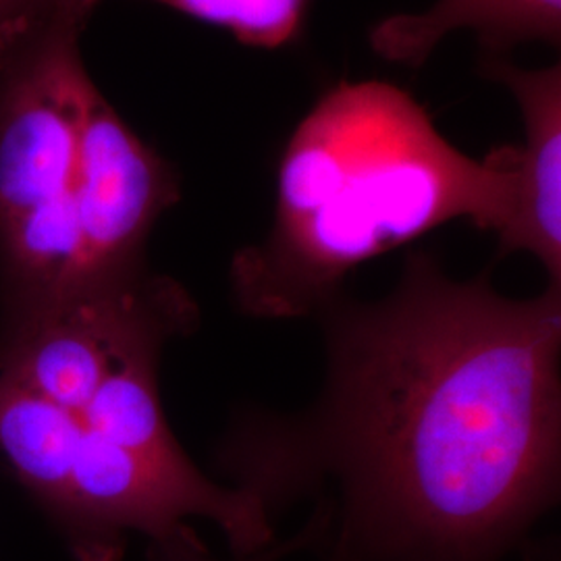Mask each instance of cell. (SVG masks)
Masks as SVG:
<instances>
[{
    "label": "cell",
    "instance_id": "6da1fadb",
    "mask_svg": "<svg viewBox=\"0 0 561 561\" xmlns=\"http://www.w3.org/2000/svg\"><path fill=\"white\" fill-rule=\"evenodd\" d=\"M327 375L300 414L245 408L217 451L275 510L335 493V561H491L561 474V287L512 300L426 252L377 301L314 312Z\"/></svg>",
    "mask_w": 561,
    "mask_h": 561
},
{
    "label": "cell",
    "instance_id": "7a4b0ae2",
    "mask_svg": "<svg viewBox=\"0 0 561 561\" xmlns=\"http://www.w3.org/2000/svg\"><path fill=\"white\" fill-rule=\"evenodd\" d=\"M514 187L516 146L472 159L405 90L341 81L285 146L271 231L231 262L233 300L254 319L314 317L362 262L445 222L500 233Z\"/></svg>",
    "mask_w": 561,
    "mask_h": 561
},
{
    "label": "cell",
    "instance_id": "3957f363",
    "mask_svg": "<svg viewBox=\"0 0 561 561\" xmlns=\"http://www.w3.org/2000/svg\"><path fill=\"white\" fill-rule=\"evenodd\" d=\"M85 25L60 23L0 71V312L62 298L78 266Z\"/></svg>",
    "mask_w": 561,
    "mask_h": 561
},
{
    "label": "cell",
    "instance_id": "277c9868",
    "mask_svg": "<svg viewBox=\"0 0 561 561\" xmlns=\"http://www.w3.org/2000/svg\"><path fill=\"white\" fill-rule=\"evenodd\" d=\"M201 310L178 280L144 273L0 312V379L78 414L121 364L190 335Z\"/></svg>",
    "mask_w": 561,
    "mask_h": 561
},
{
    "label": "cell",
    "instance_id": "5b68a950",
    "mask_svg": "<svg viewBox=\"0 0 561 561\" xmlns=\"http://www.w3.org/2000/svg\"><path fill=\"white\" fill-rule=\"evenodd\" d=\"M178 201L180 180L173 167L94 85L81 121L78 266L65 296L148 273V240Z\"/></svg>",
    "mask_w": 561,
    "mask_h": 561
},
{
    "label": "cell",
    "instance_id": "8992f818",
    "mask_svg": "<svg viewBox=\"0 0 561 561\" xmlns=\"http://www.w3.org/2000/svg\"><path fill=\"white\" fill-rule=\"evenodd\" d=\"M486 73L518 102L524 141L516 146L512 217L497 233V256L526 252L541 262L551 287H561V67L522 69L503 57Z\"/></svg>",
    "mask_w": 561,
    "mask_h": 561
},
{
    "label": "cell",
    "instance_id": "52a82bcc",
    "mask_svg": "<svg viewBox=\"0 0 561 561\" xmlns=\"http://www.w3.org/2000/svg\"><path fill=\"white\" fill-rule=\"evenodd\" d=\"M458 32L477 34L482 48L497 57L524 42L560 46L561 0H437L422 13L379 21L370 46L385 60L421 67Z\"/></svg>",
    "mask_w": 561,
    "mask_h": 561
},
{
    "label": "cell",
    "instance_id": "ba28073f",
    "mask_svg": "<svg viewBox=\"0 0 561 561\" xmlns=\"http://www.w3.org/2000/svg\"><path fill=\"white\" fill-rule=\"evenodd\" d=\"M92 11L104 0H83ZM192 20L221 27L236 41L256 48L289 44L306 21L314 0H152Z\"/></svg>",
    "mask_w": 561,
    "mask_h": 561
},
{
    "label": "cell",
    "instance_id": "9c48e42d",
    "mask_svg": "<svg viewBox=\"0 0 561 561\" xmlns=\"http://www.w3.org/2000/svg\"><path fill=\"white\" fill-rule=\"evenodd\" d=\"M92 15L83 0H0V71L53 27L88 25Z\"/></svg>",
    "mask_w": 561,
    "mask_h": 561
},
{
    "label": "cell",
    "instance_id": "30bf717a",
    "mask_svg": "<svg viewBox=\"0 0 561 561\" xmlns=\"http://www.w3.org/2000/svg\"><path fill=\"white\" fill-rule=\"evenodd\" d=\"M317 541V530L312 524H308L300 535L283 542H273L256 553L238 556L233 561H279L285 553L301 549L310 542ZM150 561H217L210 551L204 547V542L196 537L194 528L187 524H180L169 535L152 541L150 547Z\"/></svg>",
    "mask_w": 561,
    "mask_h": 561
}]
</instances>
